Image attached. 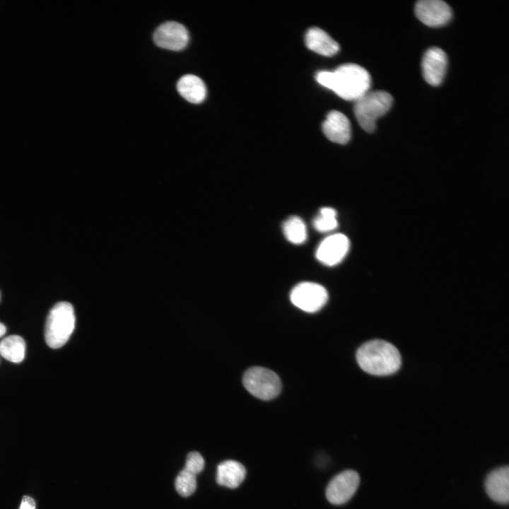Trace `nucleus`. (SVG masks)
I'll return each instance as SVG.
<instances>
[{
  "instance_id": "f257e3e1",
  "label": "nucleus",
  "mask_w": 509,
  "mask_h": 509,
  "mask_svg": "<svg viewBox=\"0 0 509 509\" xmlns=\"http://www.w3.org/2000/svg\"><path fill=\"white\" fill-rule=\"evenodd\" d=\"M315 79L340 98L352 101L357 100L368 93L371 86V78L368 71L356 64H342L333 71H318Z\"/></svg>"
},
{
  "instance_id": "f03ea898",
  "label": "nucleus",
  "mask_w": 509,
  "mask_h": 509,
  "mask_svg": "<svg viewBox=\"0 0 509 509\" xmlns=\"http://www.w3.org/2000/svg\"><path fill=\"white\" fill-rule=\"evenodd\" d=\"M357 362L365 372L378 376L389 375L401 366L397 349L383 340H371L363 344L356 353Z\"/></svg>"
},
{
  "instance_id": "7ed1b4c3",
  "label": "nucleus",
  "mask_w": 509,
  "mask_h": 509,
  "mask_svg": "<svg viewBox=\"0 0 509 509\" xmlns=\"http://www.w3.org/2000/svg\"><path fill=\"white\" fill-rule=\"evenodd\" d=\"M72 305L66 301L56 303L50 310L45 323V339L52 349H59L69 340L75 327Z\"/></svg>"
},
{
  "instance_id": "20e7f679",
  "label": "nucleus",
  "mask_w": 509,
  "mask_h": 509,
  "mask_svg": "<svg viewBox=\"0 0 509 509\" xmlns=\"http://www.w3.org/2000/svg\"><path fill=\"white\" fill-rule=\"evenodd\" d=\"M392 103V96L384 90L368 91L356 100L353 112L361 127L373 132L376 121L390 110Z\"/></svg>"
},
{
  "instance_id": "39448f33",
  "label": "nucleus",
  "mask_w": 509,
  "mask_h": 509,
  "mask_svg": "<svg viewBox=\"0 0 509 509\" xmlns=\"http://www.w3.org/2000/svg\"><path fill=\"white\" fill-rule=\"evenodd\" d=\"M246 390L257 398L269 400L276 397L281 389L279 376L272 370L262 367H252L243 375Z\"/></svg>"
},
{
  "instance_id": "423d86ee",
  "label": "nucleus",
  "mask_w": 509,
  "mask_h": 509,
  "mask_svg": "<svg viewBox=\"0 0 509 509\" xmlns=\"http://www.w3.org/2000/svg\"><path fill=\"white\" fill-rule=\"evenodd\" d=\"M290 298L292 303L308 312L320 310L327 303L328 293L322 285L313 282H302L291 291Z\"/></svg>"
},
{
  "instance_id": "0eeeda50",
  "label": "nucleus",
  "mask_w": 509,
  "mask_h": 509,
  "mask_svg": "<svg viewBox=\"0 0 509 509\" xmlns=\"http://www.w3.org/2000/svg\"><path fill=\"white\" fill-rule=\"evenodd\" d=\"M359 481L358 474L353 470H346L337 474L327 486V500L335 505L346 503L356 491Z\"/></svg>"
},
{
  "instance_id": "6e6552de",
  "label": "nucleus",
  "mask_w": 509,
  "mask_h": 509,
  "mask_svg": "<svg viewBox=\"0 0 509 509\" xmlns=\"http://www.w3.org/2000/svg\"><path fill=\"white\" fill-rule=\"evenodd\" d=\"M189 39L187 28L175 21L160 24L153 34V40L157 46L172 51H180L185 48Z\"/></svg>"
},
{
  "instance_id": "1a4fd4ad",
  "label": "nucleus",
  "mask_w": 509,
  "mask_h": 509,
  "mask_svg": "<svg viewBox=\"0 0 509 509\" xmlns=\"http://www.w3.org/2000/svg\"><path fill=\"white\" fill-rule=\"evenodd\" d=\"M415 14L423 23L431 27L446 25L452 18L449 5L441 0H421L415 5Z\"/></svg>"
},
{
  "instance_id": "9d476101",
  "label": "nucleus",
  "mask_w": 509,
  "mask_h": 509,
  "mask_svg": "<svg viewBox=\"0 0 509 509\" xmlns=\"http://www.w3.org/2000/svg\"><path fill=\"white\" fill-rule=\"evenodd\" d=\"M348 238L341 233L327 236L318 245L316 258L327 266H334L341 262L349 250Z\"/></svg>"
},
{
  "instance_id": "9b49d317",
  "label": "nucleus",
  "mask_w": 509,
  "mask_h": 509,
  "mask_svg": "<svg viewBox=\"0 0 509 509\" xmlns=\"http://www.w3.org/2000/svg\"><path fill=\"white\" fill-rule=\"evenodd\" d=\"M447 66V57L440 48L433 47L424 53L421 61V69L425 81L430 85H440L445 76Z\"/></svg>"
},
{
  "instance_id": "f8f14e48",
  "label": "nucleus",
  "mask_w": 509,
  "mask_h": 509,
  "mask_svg": "<svg viewBox=\"0 0 509 509\" xmlns=\"http://www.w3.org/2000/svg\"><path fill=\"white\" fill-rule=\"evenodd\" d=\"M322 131L331 141L339 144H346L351 138V123L341 112H329L322 123Z\"/></svg>"
},
{
  "instance_id": "ddd939ff",
  "label": "nucleus",
  "mask_w": 509,
  "mask_h": 509,
  "mask_svg": "<svg viewBox=\"0 0 509 509\" xmlns=\"http://www.w3.org/2000/svg\"><path fill=\"white\" fill-rule=\"evenodd\" d=\"M485 489L495 502L508 504L509 499V468L499 467L491 472L486 478Z\"/></svg>"
},
{
  "instance_id": "4468645a",
  "label": "nucleus",
  "mask_w": 509,
  "mask_h": 509,
  "mask_svg": "<svg viewBox=\"0 0 509 509\" xmlns=\"http://www.w3.org/2000/svg\"><path fill=\"white\" fill-rule=\"evenodd\" d=\"M305 42L308 49L326 57L336 54L339 49V44L334 39L323 30L316 27L307 31Z\"/></svg>"
},
{
  "instance_id": "2eb2a0df",
  "label": "nucleus",
  "mask_w": 509,
  "mask_h": 509,
  "mask_svg": "<svg viewBox=\"0 0 509 509\" xmlns=\"http://www.w3.org/2000/svg\"><path fill=\"white\" fill-rule=\"evenodd\" d=\"M178 93L189 103L199 104L203 102L206 96V88L203 81L193 74L182 76L177 83Z\"/></svg>"
},
{
  "instance_id": "dca6fc26",
  "label": "nucleus",
  "mask_w": 509,
  "mask_h": 509,
  "mask_svg": "<svg viewBox=\"0 0 509 509\" xmlns=\"http://www.w3.org/2000/svg\"><path fill=\"white\" fill-rule=\"evenodd\" d=\"M245 475L246 470L242 464L234 460H226L217 467L216 481L221 486L235 488L242 482Z\"/></svg>"
},
{
  "instance_id": "f3484780",
  "label": "nucleus",
  "mask_w": 509,
  "mask_h": 509,
  "mask_svg": "<svg viewBox=\"0 0 509 509\" xmlns=\"http://www.w3.org/2000/svg\"><path fill=\"white\" fill-rule=\"evenodd\" d=\"M25 342L16 334L10 335L0 342V354L13 363H20L25 357Z\"/></svg>"
},
{
  "instance_id": "a211bd4d",
  "label": "nucleus",
  "mask_w": 509,
  "mask_h": 509,
  "mask_svg": "<svg viewBox=\"0 0 509 509\" xmlns=\"http://www.w3.org/2000/svg\"><path fill=\"white\" fill-rule=\"evenodd\" d=\"M286 239L293 244H302L307 239V229L304 221L298 216L289 217L283 224Z\"/></svg>"
},
{
  "instance_id": "6ab92c4d",
  "label": "nucleus",
  "mask_w": 509,
  "mask_h": 509,
  "mask_svg": "<svg viewBox=\"0 0 509 509\" xmlns=\"http://www.w3.org/2000/svg\"><path fill=\"white\" fill-rule=\"evenodd\" d=\"M315 230L321 233L334 230L338 226L337 212L331 207H323L313 219Z\"/></svg>"
},
{
  "instance_id": "aec40b11",
  "label": "nucleus",
  "mask_w": 509,
  "mask_h": 509,
  "mask_svg": "<svg viewBox=\"0 0 509 509\" xmlns=\"http://www.w3.org/2000/svg\"><path fill=\"white\" fill-rule=\"evenodd\" d=\"M196 488V476L183 469L175 479L177 491L182 496L187 497L195 491Z\"/></svg>"
},
{
  "instance_id": "412c9836",
  "label": "nucleus",
  "mask_w": 509,
  "mask_h": 509,
  "mask_svg": "<svg viewBox=\"0 0 509 509\" xmlns=\"http://www.w3.org/2000/svg\"><path fill=\"white\" fill-rule=\"evenodd\" d=\"M204 467V460L200 453L191 452L187 455L184 469L196 476L203 470Z\"/></svg>"
},
{
  "instance_id": "4be33fe9",
  "label": "nucleus",
  "mask_w": 509,
  "mask_h": 509,
  "mask_svg": "<svg viewBox=\"0 0 509 509\" xmlns=\"http://www.w3.org/2000/svg\"><path fill=\"white\" fill-rule=\"evenodd\" d=\"M19 509H35V502L33 498L28 496H24Z\"/></svg>"
},
{
  "instance_id": "5701e85b",
  "label": "nucleus",
  "mask_w": 509,
  "mask_h": 509,
  "mask_svg": "<svg viewBox=\"0 0 509 509\" xmlns=\"http://www.w3.org/2000/svg\"><path fill=\"white\" fill-rule=\"evenodd\" d=\"M6 331V328L4 324L0 322V337H2Z\"/></svg>"
},
{
  "instance_id": "b1692460",
  "label": "nucleus",
  "mask_w": 509,
  "mask_h": 509,
  "mask_svg": "<svg viewBox=\"0 0 509 509\" xmlns=\"http://www.w3.org/2000/svg\"><path fill=\"white\" fill-rule=\"evenodd\" d=\"M0 300H1V292H0Z\"/></svg>"
}]
</instances>
